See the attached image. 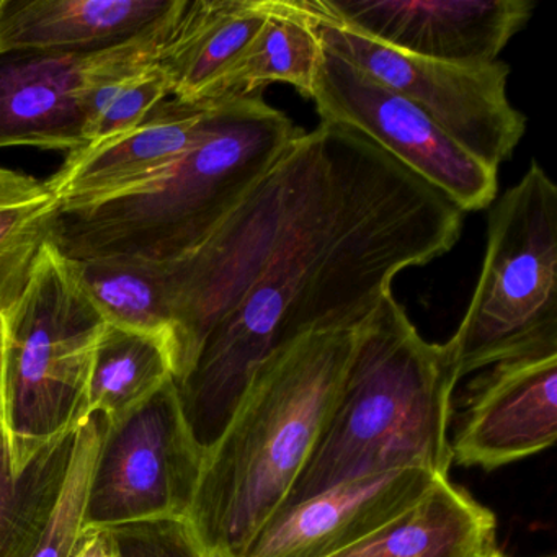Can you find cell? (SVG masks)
Listing matches in <instances>:
<instances>
[{
	"instance_id": "cell-1",
	"label": "cell",
	"mask_w": 557,
	"mask_h": 557,
	"mask_svg": "<svg viewBox=\"0 0 557 557\" xmlns=\"http://www.w3.org/2000/svg\"><path fill=\"white\" fill-rule=\"evenodd\" d=\"M462 214L361 133L327 122L309 132L308 161L288 210L177 383L201 449L220 438L273 351L312 332L357 329L403 270L456 246Z\"/></svg>"
},
{
	"instance_id": "cell-2",
	"label": "cell",
	"mask_w": 557,
	"mask_h": 557,
	"mask_svg": "<svg viewBox=\"0 0 557 557\" xmlns=\"http://www.w3.org/2000/svg\"><path fill=\"white\" fill-rule=\"evenodd\" d=\"M354 344L355 329L305 334L250 377L205 451L187 517L207 557H243L285 508L337 403Z\"/></svg>"
},
{
	"instance_id": "cell-3",
	"label": "cell",
	"mask_w": 557,
	"mask_h": 557,
	"mask_svg": "<svg viewBox=\"0 0 557 557\" xmlns=\"http://www.w3.org/2000/svg\"><path fill=\"white\" fill-rule=\"evenodd\" d=\"M458 383L445 344L426 342L393 293L384 295L355 329L337 403L285 508L393 469L449 478Z\"/></svg>"
},
{
	"instance_id": "cell-4",
	"label": "cell",
	"mask_w": 557,
	"mask_h": 557,
	"mask_svg": "<svg viewBox=\"0 0 557 557\" xmlns=\"http://www.w3.org/2000/svg\"><path fill=\"white\" fill-rule=\"evenodd\" d=\"M260 96L211 103L200 141L154 187L60 213L51 244L74 262L168 263L201 246L299 135Z\"/></svg>"
},
{
	"instance_id": "cell-5",
	"label": "cell",
	"mask_w": 557,
	"mask_h": 557,
	"mask_svg": "<svg viewBox=\"0 0 557 557\" xmlns=\"http://www.w3.org/2000/svg\"><path fill=\"white\" fill-rule=\"evenodd\" d=\"M2 321L0 425L18 469L89 417V380L106 319L73 262L48 243Z\"/></svg>"
},
{
	"instance_id": "cell-6",
	"label": "cell",
	"mask_w": 557,
	"mask_h": 557,
	"mask_svg": "<svg viewBox=\"0 0 557 557\" xmlns=\"http://www.w3.org/2000/svg\"><path fill=\"white\" fill-rule=\"evenodd\" d=\"M445 347L459 381L500 361L557 354V187L536 161L488 214L481 275Z\"/></svg>"
},
{
	"instance_id": "cell-7",
	"label": "cell",
	"mask_w": 557,
	"mask_h": 557,
	"mask_svg": "<svg viewBox=\"0 0 557 557\" xmlns=\"http://www.w3.org/2000/svg\"><path fill=\"white\" fill-rule=\"evenodd\" d=\"M299 2L325 51L416 106L487 168L498 171L513 156L527 132V116L508 100L507 63L455 64L413 57L322 17L308 0Z\"/></svg>"
},
{
	"instance_id": "cell-8",
	"label": "cell",
	"mask_w": 557,
	"mask_h": 557,
	"mask_svg": "<svg viewBox=\"0 0 557 557\" xmlns=\"http://www.w3.org/2000/svg\"><path fill=\"white\" fill-rule=\"evenodd\" d=\"M203 458L171 377L107 426L90 474L83 528L185 520Z\"/></svg>"
},
{
	"instance_id": "cell-9",
	"label": "cell",
	"mask_w": 557,
	"mask_h": 557,
	"mask_svg": "<svg viewBox=\"0 0 557 557\" xmlns=\"http://www.w3.org/2000/svg\"><path fill=\"white\" fill-rule=\"evenodd\" d=\"M311 100L321 122L367 136L462 213L494 203L498 171L461 148L416 106L325 50Z\"/></svg>"
},
{
	"instance_id": "cell-10",
	"label": "cell",
	"mask_w": 557,
	"mask_h": 557,
	"mask_svg": "<svg viewBox=\"0 0 557 557\" xmlns=\"http://www.w3.org/2000/svg\"><path fill=\"white\" fill-rule=\"evenodd\" d=\"M309 8L376 44L455 64L498 60L533 17V0H308Z\"/></svg>"
},
{
	"instance_id": "cell-11",
	"label": "cell",
	"mask_w": 557,
	"mask_h": 557,
	"mask_svg": "<svg viewBox=\"0 0 557 557\" xmlns=\"http://www.w3.org/2000/svg\"><path fill=\"white\" fill-rule=\"evenodd\" d=\"M462 406L451 436L456 465L491 472L546 451L557 440V354L485 368Z\"/></svg>"
},
{
	"instance_id": "cell-12",
	"label": "cell",
	"mask_w": 557,
	"mask_h": 557,
	"mask_svg": "<svg viewBox=\"0 0 557 557\" xmlns=\"http://www.w3.org/2000/svg\"><path fill=\"white\" fill-rule=\"evenodd\" d=\"M211 103L168 99L132 132L66 156L48 187L60 213L141 194L168 177L207 128Z\"/></svg>"
},
{
	"instance_id": "cell-13",
	"label": "cell",
	"mask_w": 557,
	"mask_h": 557,
	"mask_svg": "<svg viewBox=\"0 0 557 557\" xmlns=\"http://www.w3.org/2000/svg\"><path fill=\"white\" fill-rule=\"evenodd\" d=\"M438 481L425 469L404 468L342 482L280 511L243 557L335 556L412 507Z\"/></svg>"
},
{
	"instance_id": "cell-14",
	"label": "cell",
	"mask_w": 557,
	"mask_h": 557,
	"mask_svg": "<svg viewBox=\"0 0 557 557\" xmlns=\"http://www.w3.org/2000/svg\"><path fill=\"white\" fill-rule=\"evenodd\" d=\"M103 50L81 54L0 51V149L66 154L86 148L89 90Z\"/></svg>"
},
{
	"instance_id": "cell-15",
	"label": "cell",
	"mask_w": 557,
	"mask_h": 557,
	"mask_svg": "<svg viewBox=\"0 0 557 557\" xmlns=\"http://www.w3.org/2000/svg\"><path fill=\"white\" fill-rule=\"evenodd\" d=\"M177 0H2L0 51L81 54L158 24Z\"/></svg>"
},
{
	"instance_id": "cell-16",
	"label": "cell",
	"mask_w": 557,
	"mask_h": 557,
	"mask_svg": "<svg viewBox=\"0 0 557 557\" xmlns=\"http://www.w3.org/2000/svg\"><path fill=\"white\" fill-rule=\"evenodd\" d=\"M272 0H182L154 58L172 99L207 103L269 17Z\"/></svg>"
},
{
	"instance_id": "cell-17",
	"label": "cell",
	"mask_w": 557,
	"mask_h": 557,
	"mask_svg": "<svg viewBox=\"0 0 557 557\" xmlns=\"http://www.w3.org/2000/svg\"><path fill=\"white\" fill-rule=\"evenodd\" d=\"M494 511L451 479L360 543L331 557H481L495 544Z\"/></svg>"
},
{
	"instance_id": "cell-18",
	"label": "cell",
	"mask_w": 557,
	"mask_h": 557,
	"mask_svg": "<svg viewBox=\"0 0 557 557\" xmlns=\"http://www.w3.org/2000/svg\"><path fill=\"white\" fill-rule=\"evenodd\" d=\"M321 41L299 0H272L269 17L208 94L207 103L260 96L270 84L296 87L311 99Z\"/></svg>"
},
{
	"instance_id": "cell-19",
	"label": "cell",
	"mask_w": 557,
	"mask_h": 557,
	"mask_svg": "<svg viewBox=\"0 0 557 557\" xmlns=\"http://www.w3.org/2000/svg\"><path fill=\"white\" fill-rule=\"evenodd\" d=\"M77 429L48 443L18 469L0 425V557H30L60 497Z\"/></svg>"
},
{
	"instance_id": "cell-20",
	"label": "cell",
	"mask_w": 557,
	"mask_h": 557,
	"mask_svg": "<svg viewBox=\"0 0 557 557\" xmlns=\"http://www.w3.org/2000/svg\"><path fill=\"white\" fill-rule=\"evenodd\" d=\"M174 377L171 347L164 338L120 325H103L89 380V416L109 423L132 412Z\"/></svg>"
},
{
	"instance_id": "cell-21",
	"label": "cell",
	"mask_w": 557,
	"mask_h": 557,
	"mask_svg": "<svg viewBox=\"0 0 557 557\" xmlns=\"http://www.w3.org/2000/svg\"><path fill=\"white\" fill-rule=\"evenodd\" d=\"M58 214L60 203L47 181L0 168V314L27 288L53 239Z\"/></svg>"
},
{
	"instance_id": "cell-22",
	"label": "cell",
	"mask_w": 557,
	"mask_h": 557,
	"mask_svg": "<svg viewBox=\"0 0 557 557\" xmlns=\"http://www.w3.org/2000/svg\"><path fill=\"white\" fill-rule=\"evenodd\" d=\"M71 262L106 322L164 338L172 354L174 321L159 263L135 260Z\"/></svg>"
},
{
	"instance_id": "cell-23",
	"label": "cell",
	"mask_w": 557,
	"mask_h": 557,
	"mask_svg": "<svg viewBox=\"0 0 557 557\" xmlns=\"http://www.w3.org/2000/svg\"><path fill=\"white\" fill-rule=\"evenodd\" d=\"M107 426V417L94 412L77 430L70 469L64 478L60 497L30 557H71L73 554L83 531L90 474Z\"/></svg>"
},
{
	"instance_id": "cell-24",
	"label": "cell",
	"mask_w": 557,
	"mask_h": 557,
	"mask_svg": "<svg viewBox=\"0 0 557 557\" xmlns=\"http://www.w3.org/2000/svg\"><path fill=\"white\" fill-rule=\"evenodd\" d=\"M119 557H207L185 520H149L107 528Z\"/></svg>"
},
{
	"instance_id": "cell-25",
	"label": "cell",
	"mask_w": 557,
	"mask_h": 557,
	"mask_svg": "<svg viewBox=\"0 0 557 557\" xmlns=\"http://www.w3.org/2000/svg\"><path fill=\"white\" fill-rule=\"evenodd\" d=\"M112 546V534L107 528H83L71 557H107Z\"/></svg>"
},
{
	"instance_id": "cell-26",
	"label": "cell",
	"mask_w": 557,
	"mask_h": 557,
	"mask_svg": "<svg viewBox=\"0 0 557 557\" xmlns=\"http://www.w3.org/2000/svg\"><path fill=\"white\" fill-rule=\"evenodd\" d=\"M481 557H507L504 553H502L500 549H498L497 546L491 547V549L487 550V553L484 554V556Z\"/></svg>"
},
{
	"instance_id": "cell-27",
	"label": "cell",
	"mask_w": 557,
	"mask_h": 557,
	"mask_svg": "<svg viewBox=\"0 0 557 557\" xmlns=\"http://www.w3.org/2000/svg\"><path fill=\"white\" fill-rule=\"evenodd\" d=\"M0 376H2V321H0Z\"/></svg>"
},
{
	"instance_id": "cell-28",
	"label": "cell",
	"mask_w": 557,
	"mask_h": 557,
	"mask_svg": "<svg viewBox=\"0 0 557 557\" xmlns=\"http://www.w3.org/2000/svg\"><path fill=\"white\" fill-rule=\"evenodd\" d=\"M543 557H556V556H553V554H550V556H543Z\"/></svg>"
},
{
	"instance_id": "cell-29",
	"label": "cell",
	"mask_w": 557,
	"mask_h": 557,
	"mask_svg": "<svg viewBox=\"0 0 557 557\" xmlns=\"http://www.w3.org/2000/svg\"><path fill=\"white\" fill-rule=\"evenodd\" d=\"M0 5H2V0H0Z\"/></svg>"
}]
</instances>
